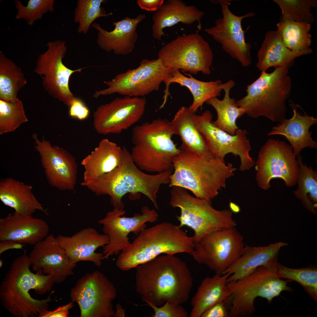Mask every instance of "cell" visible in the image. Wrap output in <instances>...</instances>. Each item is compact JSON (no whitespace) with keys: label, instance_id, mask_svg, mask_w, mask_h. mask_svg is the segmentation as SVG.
<instances>
[{"label":"cell","instance_id":"obj_18","mask_svg":"<svg viewBox=\"0 0 317 317\" xmlns=\"http://www.w3.org/2000/svg\"><path fill=\"white\" fill-rule=\"evenodd\" d=\"M125 213L123 210L114 208L98 221L103 225V232L108 235L109 239V243L103 247V259L119 254L130 245L128 237L130 233L139 234L146 228L147 222H154L158 217L154 209H150L146 206L142 208L141 214L135 213L131 217L122 216Z\"/></svg>","mask_w":317,"mask_h":317},{"label":"cell","instance_id":"obj_35","mask_svg":"<svg viewBox=\"0 0 317 317\" xmlns=\"http://www.w3.org/2000/svg\"><path fill=\"white\" fill-rule=\"evenodd\" d=\"M311 25L305 23L281 21L276 26L284 45L301 56L312 52L310 47L312 37L310 33Z\"/></svg>","mask_w":317,"mask_h":317},{"label":"cell","instance_id":"obj_28","mask_svg":"<svg viewBox=\"0 0 317 317\" xmlns=\"http://www.w3.org/2000/svg\"><path fill=\"white\" fill-rule=\"evenodd\" d=\"M32 189L31 186L11 178L2 179L0 181V199L4 205L20 214L32 216L37 210H40L48 215L33 194Z\"/></svg>","mask_w":317,"mask_h":317},{"label":"cell","instance_id":"obj_12","mask_svg":"<svg viewBox=\"0 0 317 317\" xmlns=\"http://www.w3.org/2000/svg\"><path fill=\"white\" fill-rule=\"evenodd\" d=\"M245 246L242 235L235 227L204 236L195 244L190 254L215 274H222L241 257Z\"/></svg>","mask_w":317,"mask_h":317},{"label":"cell","instance_id":"obj_31","mask_svg":"<svg viewBox=\"0 0 317 317\" xmlns=\"http://www.w3.org/2000/svg\"><path fill=\"white\" fill-rule=\"evenodd\" d=\"M187 75L189 77L184 76L179 70H174L171 77L163 81L166 85V88L164 90L162 106H164L168 96L171 95L169 88L170 84L173 83H176L181 86L186 87L190 90L193 96V101L189 107L194 113L199 107H202L203 104L208 100L217 97L220 95L222 91V83L221 80L204 82L194 78L190 74Z\"/></svg>","mask_w":317,"mask_h":317},{"label":"cell","instance_id":"obj_49","mask_svg":"<svg viewBox=\"0 0 317 317\" xmlns=\"http://www.w3.org/2000/svg\"><path fill=\"white\" fill-rule=\"evenodd\" d=\"M117 311L115 313L114 317H124L125 315V309L122 308L121 306L119 304L116 305Z\"/></svg>","mask_w":317,"mask_h":317},{"label":"cell","instance_id":"obj_9","mask_svg":"<svg viewBox=\"0 0 317 317\" xmlns=\"http://www.w3.org/2000/svg\"><path fill=\"white\" fill-rule=\"evenodd\" d=\"M172 188L169 205L180 209V215H176L179 226H186L193 230L195 244L207 235L236 226L230 210H217L212 206L211 200L192 196L181 187Z\"/></svg>","mask_w":317,"mask_h":317},{"label":"cell","instance_id":"obj_13","mask_svg":"<svg viewBox=\"0 0 317 317\" xmlns=\"http://www.w3.org/2000/svg\"><path fill=\"white\" fill-rule=\"evenodd\" d=\"M291 146L284 141L270 139L260 149L256 163V179L264 190L273 178L282 179L287 187L297 183L299 166Z\"/></svg>","mask_w":317,"mask_h":317},{"label":"cell","instance_id":"obj_17","mask_svg":"<svg viewBox=\"0 0 317 317\" xmlns=\"http://www.w3.org/2000/svg\"><path fill=\"white\" fill-rule=\"evenodd\" d=\"M210 1L220 4L222 16L215 20L214 26L205 28V32L219 43L223 50L237 60L242 66H248L252 60V45L245 41L242 22L246 18L254 16L255 13L249 12L243 16H237L233 14L229 8L230 3L233 0Z\"/></svg>","mask_w":317,"mask_h":317},{"label":"cell","instance_id":"obj_33","mask_svg":"<svg viewBox=\"0 0 317 317\" xmlns=\"http://www.w3.org/2000/svg\"><path fill=\"white\" fill-rule=\"evenodd\" d=\"M300 56L284 45L277 30L269 31L266 33L257 52L256 65L261 72L266 71L272 67L289 68L293 65L295 59Z\"/></svg>","mask_w":317,"mask_h":317},{"label":"cell","instance_id":"obj_16","mask_svg":"<svg viewBox=\"0 0 317 317\" xmlns=\"http://www.w3.org/2000/svg\"><path fill=\"white\" fill-rule=\"evenodd\" d=\"M212 118L208 110L201 115L195 113L193 115L196 127L204 137L211 154L225 162V156L231 153L240 157V170L244 171L251 168L255 163L249 154L251 147L247 137V131L239 129L235 135H231L215 125Z\"/></svg>","mask_w":317,"mask_h":317},{"label":"cell","instance_id":"obj_25","mask_svg":"<svg viewBox=\"0 0 317 317\" xmlns=\"http://www.w3.org/2000/svg\"><path fill=\"white\" fill-rule=\"evenodd\" d=\"M290 105L293 114L289 119L285 118L274 127L268 134L271 136L279 135L285 137L290 143L293 152L296 156L300 155L304 148L316 149L317 143L312 139L310 128L317 123V118L308 115L304 111L303 114L297 111V105Z\"/></svg>","mask_w":317,"mask_h":317},{"label":"cell","instance_id":"obj_48","mask_svg":"<svg viewBox=\"0 0 317 317\" xmlns=\"http://www.w3.org/2000/svg\"><path fill=\"white\" fill-rule=\"evenodd\" d=\"M0 241V254L10 249H22L24 246L23 244L10 240H5Z\"/></svg>","mask_w":317,"mask_h":317},{"label":"cell","instance_id":"obj_47","mask_svg":"<svg viewBox=\"0 0 317 317\" xmlns=\"http://www.w3.org/2000/svg\"><path fill=\"white\" fill-rule=\"evenodd\" d=\"M138 4L142 9L149 11L157 10L163 4V0H138Z\"/></svg>","mask_w":317,"mask_h":317},{"label":"cell","instance_id":"obj_6","mask_svg":"<svg viewBox=\"0 0 317 317\" xmlns=\"http://www.w3.org/2000/svg\"><path fill=\"white\" fill-rule=\"evenodd\" d=\"M171 121L158 118L137 126L132 130L131 154L141 171L160 173L173 170L174 158L181 151L172 139Z\"/></svg>","mask_w":317,"mask_h":317},{"label":"cell","instance_id":"obj_44","mask_svg":"<svg viewBox=\"0 0 317 317\" xmlns=\"http://www.w3.org/2000/svg\"><path fill=\"white\" fill-rule=\"evenodd\" d=\"M69 106V115L72 118L82 120L87 119L89 116L88 108L79 98L75 97Z\"/></svg>","mask_w":317,"mask_h":317},{"label":"cell","instance_id":"obj_4","mask_svg":"<svg viewBox=\"0 0 317 317\" xmlns=\"http://www.w3.org/2000/svg\"><path fill=\"white\" fill-rule=\"evenodd\" d=\"M174 172L169 187L179 186L190 191L196 198L211 200L225 188L226 180L237 168L220 159L207 158L193 152L181 151L173 158Z\"/></svg>","mask_w":317,"mask_h":317},{"label":"cell","instance_id":"obj_46","mask_svg":"<svg viewBox=\"0 0 317 317\" xmlns=\"http://www.w3.org/2000/svg\"><path fill=\"white\" fill-rule=\"evenodd\" d=\"M74 302L71 301L68 303L60 306L53 311H46L40 314L39 317H68L69 310L73 308Z\"/></svg>","mask_w":317,"mask_h":317},{"label":"cell","instance_id":"obj_32","mask_svg":"<svg viewBox=\"0 0 317 317\" xmlns=\"http://www.w3.org/2000/svg\"><path fill=\"white\" fill-rule=\"evenodd\" d=\"M228 274H215L205 278L191 299L190 317H201L203 313L215 304L225 302L230 294L227 285Z\"/></svg>","mask_w":317,"mask_h":317},{"label":"cell","instance_id":"obj_14","mask_svg":"<svg viewBox=\"0 0 317 317\" xmlns=\"http://www.w3.org/2000/svg\"><path fill=\"white\" fill-rule=\"evenodd\" d=\"M117 296L113 284L98 271L80 278L70 294L71 301L80 308V317L114 316L112 302Z\"/></svg>","mask_w":317,"mask_h":317},{"label":"cell","instance_id":"obj_8","mask_svg":"<svg viewBox=\"0 0 317 317\" xmlns=\"http://www.w3.org/2000/svg\"><path fill=\"white\" fill-rule=\"evenodd\" d=\"M276 257L259 266L244 278L227 283L230 295L225 304H229V317H245L255 311L254 300L257 297L267 299L269 303L283 291L291 292L287 281L277 275Z\"/></svg>","mask_w":317,"mask_h":317},{"label":"cell","instance_id":"obj_7","mask_svg":"<svg viewBox=\"0 0 317 317\" xmlns=\"http://www.w3.org/2000/svg\"><path fill=\"white\" fill-rule=\"evenodd\" d=\"M289 68H275L272 72H261L259 76L246 87V95L236 100L245 114L256 118L264 117L274 122L285 119L286 102L290 96L292 84Z\"/></svg>","mask_w":317,"mask_h":317},{"label":"cell","instance_id":"obj_43","mask_svg":"<svg viewBox=\"0 0 317 317\" xmlns=\"http://www.w3.org/2000/svg\"><path fill=\"white\" fill-rule=\"evenodd\" d=\"M147 304L154 311L152 317H188V314L181 304L167 301L161 306H157L150 303Z\"/></svg>","mask_w":317,"mask_h":317},{"label":"cell","instance_id":"obj_37","mask_svg":"<svg viewBox=\"0 0 317 317\" xmlns=\"http://www.w3.org/2000/svg\"><path fill=\"white\" fill-rule=\"evenodd\" d=\"M299 171L297 183L298 188L294 191L295 196L301 200L303 205L313 214L316 213L317 173L311 167L302 162V157L297 156Z\"/></svg>","mask_w":317,"mask_h":317},{"label":"cell","instance_id":"obj_50","mask_svg":"<svg viewBox=\"0 0 317 317\" xmlns=\"http://www.w3.org/2000/svg\"><path fill=\"white\" fill-rule=\"evenodd\" d=\"M229 206L230 210L232 213H238L240 211V207L237 204L232 202H230Z\"/></svg>","mask_w":317,"mask_h":317},{"label":"cell","instance_id":"obj_21","mask_svg":"<svg viewBox=\"0 0 317 317\" xmlns=\"http://www.w3.org/2000/svg\"><path fill=\"white\" fill-rule=\"evenodd\" d=\"M29 257L34 271L51 275L55 283H61L73 274L76 265L53 235L34 245Z\"/></svg>","mask_w":317,"mask_h":317},{"label":"cell","instance_id":"obj_27","mask_svg":"<svg viewBox=\"0 0 317 317\" xmlns=\"http://www.w3.org/2000/svg\"><path fill=\"white\" fill-rule=\"evenodd\" d=\"M122 148L107 139H103L90 154L81 161L85 171L83 182L92 181L112 171L122 161Z\"/></svg>","mask_w":317,"mask_h":317},{"label":"cell","instance_id":"obj_51","mask_svg":"<svg viewBox=\"0 0 317 317\" xmlns=\"http://www.w3.org/2000/svg\"><path fill=\"white\" fill-rule=\"evenodd\" d=\"M4 264V261L1 259H0V268L2 267Z\"/></svg>","mask_w":317,"mask_h":317},{"label":"cell","instance_id":"obj_3","mask_svg":"<svg viewBox=\"0 0 317 317\" xmlns=\"http://www.w3.org/2000/svg\"><path fill=\"white\" fill-rule=\"evenodd\" d=\"M122 157L119 166L110 172L94 180L81 183L97 195H108L114 208L123 210L122 199L128 193H141L151 200L158 209L157 193L162 185L169 184L173 170L155 175L146 173L136 165L131 153L122 148Z\"/></svg>","mask_w":317,"mask_h":317},{"label":"cell","instance_id":"obj_42","mask_svg":"<svg viewBox=\"0 0 317 317\" xmlns=\"http://www.w3.org/2000/svg\"><path fill=\"white\" fill-rule=\"evenodd\" d=\"M54 0H30L24 6L20 1H15L17 10L15 17L17 19H24L29 25H33L36 20L41 18L48 11H54Z\"/></svg>","mask_w":317,"mask_h":317},{"label":"cell","instance_id":"obj_40","mask_svg":"<svg viewBox=\"0 0 317 317\" xmlns=\"http://www.w3.org/2000/svg\"><path fill=\"white\" fill-rule=\"evenodd\" d=\"M104 0H78L74 13V21L78 24L77 31L85 34L88 32L93 21L101 17L112 15L107 14L104 9L101 7Z\"/></svg>","mask_w":317,"mask_h":317},{"label":"cell","instance_id":"obj_11","mask_svg":"<svg viewBox=\"0 0 317 317\" xmlns=\"http://www.w3.org/2000/svg\"><path fill=\"white\" fill-rule=\"evenodd\" d=\"M173 71L165 66L158 58L144 59L136 68L129 69L117 75L111 80L104 81L107 87L96 91L93 96L97 98L117 93L131 97H143L158 91L161 83L171 77Z\"/></svg>","mask_w":317,"mask_h":317},{"label":"cell","instance_id":"obj_30","mask_svg":"<svg viewBox=\"0 0 317 317\" xmlns=\"http://www.w3.org/2000/svg\"><path fill=\"white\" fill-rule=\"evenodd\" d=\"M195 113L189 107L180 108L171 121L175 134L178 135L182 144L181 151H189L207 158L214 157L210 152L205 141L195 124Z\"/></svg>","mask_w":317,"mask_h":317},{"label":"cell","instance_id":"obj_39","mask_svg":"<svg viewBox=\"0 0 317 317\" xmlns=\"http://www.w3.org/2000/svg\"><path fill=\"white\" fill-rule=\"evenodd\" d=\"M276 274L279 278H284L300 284L308 294L316 301L317 300V268L314 266L299 269L287 267L277 263Z\"/></svg>","mask_w":317,"mask_h":317},{"label":"cell","instance_id":"obj_34","mask_svg":"<svg viewBox=\"0 0 317 317\" xmlns=\"http://www.w3.org/2000/svg\"><path fill=\"white\" fill-rule=\"evenodd\" d=\"M236 84L233 80H230L222 84V89L225 92L222 100L217 97L211 98L205 102L212 106L215 110L217 119L213 123L217 127L232 135H235L239 129L237 125V119L245 114L244 109L238 107L236 100L230 96V92Z\"/></svg>","mask_w":317,"mask_h":317},{"label":"cell","instance_id":"obj_36","mask_svg":"<svg viewBox=\"0 0 317 317\" xmlns=\"http://www.w3.org/2000/svg\"><path fill=\"white\" fill-rule=\"evenodd\" d=\"M26 83L21 69L0 51V99L16 102L18 92Z\"/></svg>","mask_w":317,"mask_h":317},{"label":"cell","instance_id":"obj_15","mask_svg":"<svg viewBox=\"0 0 317 317\" xmlns=\"http://www.w3.org/2000/svg\"><path fill=\"white\" fill-rule=\"evenodd\" d=\"M47 46V50L38 56L34 71L41 77L43 85L50 95L69 106L75 97L69 87L70 78L84 68L72 70L63 64L67 49L65 41L48 42Z\"/></svg>","mask_w":317,"mask_h":317},{"label":"cell","instance_id":"obj_1","mask_svg":"<svg viewBox=\"0 0 317 317\" xmlns=\"http://www.w3.org/2000/svg\"><path fill=\"white\" fill-rule=\"evenodd\" d=\"M137 293L147 303L160 306L167 301L188 300L193 279L186 263L174 255H159L136 268Z\"/></svg>","mask_w":317,"mask_h":317},{"label":"cell","instance_id":"obj_10","mask_svg":"<svg viewBox=\"0 0 317 317\" xmlns=\"http://www.w3.org/2000/svg\"><path fill=\"white\" fill-rule=\"evenodd\" d=\"M158 58L173 71L209 75L213 53L209 43L198 33L178 36L160 50Z\"/></svg>","mask_w":317,"mask_h":317},{"label":"cell","instance_id":"obj_5","mask_svg":"<svg viewBox=\"0 0 317 317\" xmlns=\"http://www.w3.org/2000/svg\"><path fill=\"white\" fill-rule=\"evenodd\" d=\"M181 228L170 222H163L146 228L119 254L117 267L127 271L163 254H190L194 248L193 238Z\"/></svg>","mask_w":317,"mask_h":317},{"label":"cell","instance_id":"obj_23","mask_svg":"<svg viewBox=\"0 0 317 317\" xmlns=\"http://www.w3.org/2000/svg\"><path fill=\"white\" fill-rule=\"evenodd\" d=\"M146 18L141 14L134 18L126 16L124 19L113 22L114 28L108 31L97 23L92 26L98 31L97 43L102 49L107 52L112 51L116 55H128L133 50L138 36L136 27Z\"/></svg>","mask_w":317,"mask_h":317},{"label":"cell","instance_id":"obj_29","mask_svg":"<svg viewBox=\"0 0 317 317\" xmlns=\"http://www.w3.org/2000/svg\"><path fill=\"white\" fill-rule=\"evenodd\" d=\"M287 245L286 242H280L264 246L245 245L241 257L222 274H228L230 275L227 280V283L241 279L257 267L277 257L281 248Z\"/></svg>","mask_w":317,"mask_h":317},{"label":"cell","instance_id":"obj_2","mask_svg":"<svg viewBox=\"0 0 317 317\" xmlns=\"http://www.w3.org/2000/svg\"><path fill=\"white\" fill-rule=\"evenodd\" d=\"M29 256L24 254L11 263L0 286V299L4 308L16 317H35L49 309L53 300L52 291L45 299L33 298L29 293L33 289L39 295L51 290L55 283L53 276L41 270L32 272Z\"/></svg>","mask_w":317,"mask_h":317},{"label":"cell","instance_id":"obj_41","mask_svg":"<svg viewBox=\"0 0 317 317\" xmlns=\"http://www.w3.org/2000/svg\"><path fill=\"white\" fill-rule=\"evenodd\" d=\"M28 120L20 100L12 103L0 99V135L14 131Z\"/></svg>","mask_w":317,"mask_h":317},{"label":"cell","instance_id":"obj_20","mask_svg":"<svg viewBox=\"0 0 317 317\" xmlns=\"http://www.w3.org/2000/svg\"><path fill=\"white\" fill-rule=\"evenodd\" d=\"M34 134L35 150L46 179L50 186L60 190H73L77 182L78 166L75 157L64 149L53 146L43 136L42 141Z\"/></svg>","mask_w":317,"mask_h":317},{"label":"cell","instance_id":"obj_22","mask_svg":"<svg viewBox=\"0 0 317 317\" xmlns=\"http://www.w3.org/2000/svg\"><path fill=\"white\" fill-rule=\"evenodd\" d=\"M56 238L73 262L90 261L97 267L101 265L104 254L95 251L109 241L108 235L100 234L92 227L83 228L71 236L60 235Z\"/></svg>","mask_w":317,"mask_h":317},{"label":"cell","instance_id":"obj_19","mask_svg":"<svg viewBox=\"0 0 317 317\" xmlns=\"http://www.w3.org/2000/svg\"><path fill=\"white\" fill-rule=\"evenodd\" d=\"M146 104L145 97H116L100 105L94 112L95 129L100 134H119L140 120Z\"/></svg>","mask_w":317,"mask_h":317},{"label":"cell","instance_id":"obj_26","mask_svg":"<svg viewBox=\"0 0 317 317\" xmlns=\"http://www.w3.org/2000/svg\"><path fill=\"white\" fill-rule=\"evenodd\" d=\"M204 14L195 6H188L181 0H168L152 16L153 36L154 39L161 41L162 37L164 36L163 29L179 22L192 25L198 21V28L200 30V21Z\"/></svg>","mask_w":317,"mask_h":317},{"label":"cell","instance_id":"obj_45","mask_svg":"<svg viewBox=\"0 0 317 317\" xmlns=\"http://www.w3.org/2000/svg\"><path fill=\"white\" fill-rule=\"evenodd\" d=\"M229 312L224 302H220L213 305L206 311L201 317H227Z\"/></svg>","mask_w":317,"mask_h":317},{"label":"cell","instance_id":"obj_24","mask_svg":"<svg viewBox=\"0 0 317 317\" xmlns=\"http://www.w3.org/2000/svg\"><path fill=\"white\" fill-rule=\"evenodd\" d=\"M49 230L48 225L42 219L15 212L0 219V241L34 245L48 235Z\"/></svg>","mask_w":317,"mask_h":317},{"label":"cell","instance_id":"obj_38","mask_svg":"<svg viewBox=\"0 0 317 317\" xmlns=\"http://www.w3.org/2000/svg\"><path fill=\"white\" fill-rule=\"evenodd\" d=\"M280 7L283 21H295L311 24L314 18L311 12L316 7V0H273Z\"/></svg>","mask_w":317,"mask_h":317}]
</instances>
